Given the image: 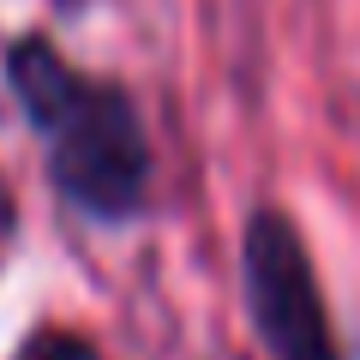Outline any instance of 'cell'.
<instances>
[{"label":"cell","mask_w":360,"mask_h":360,"mask_svg":"<svg viewBox=\"0 0 360 360\" xmlns=\"http://www.w3.org/2000/svg\"><path fill=\"white\" fill-rule=\"evenodd\" d=\"M6 78L30 127L42 132V156L66 205L96 222L139 217L150 193V144L127 90L66 66L42 37L6 49Z\"/></svg>","instance_id":"1"},{"label":"cell","mask_w":360,"mask_h":360,"mask_svg":"<svg viewBox=\"0 0 360 360\" xmlns=\"http://www.w3.org/2000/svg\"><path fill=\"white\" fill-rule=\"evenodd\" d=\"M240 276H246V307H252V324L264 336L270 360H342L312 258L300 246V229L283 210H252L240 240Z\"/></svg>","instance_id":"2"},{"label":"cell","mask_w":360,"mask_h":360,"mask_svg":"<svg viewBox=\"0 0 360 360\" xmlns=\"http://www.w3.org/2000/svg\"><path fill=\"white\" fill-rule=\"evenodd\" d=\"M18 360H96V348L84 336H72V330H37L18 348Z\"/></svg>","instance_id":"3"},{"label":"cell","mask_w":360,"mask_h":360,"mask_svg":"<svg viewBox=\"0 0 360 360\" xmlns=\"http://www.w3.org/2000/svg\"><path fill=\"white\" fill-rule=\"evenodd\" d=\"M13 222H18V210H13V193H6V180H0V234L13 229Z\"/></svg>","instance_id":"4"}]
</instances>
